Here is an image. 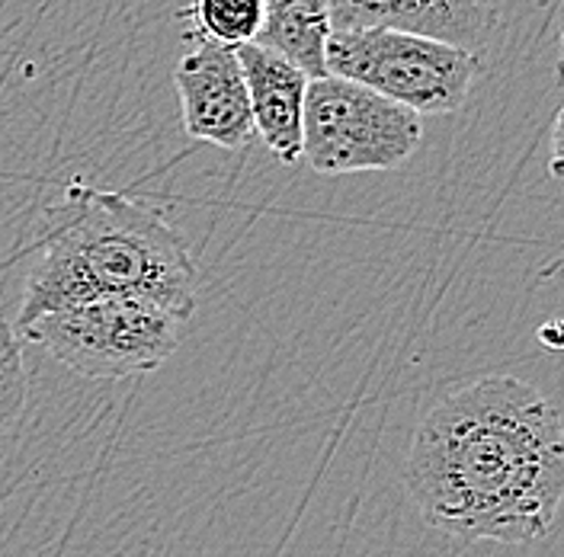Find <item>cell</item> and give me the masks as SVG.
I'll return each instance as SVG.
<instances>
[{"label": "cell", "instance_id": "1", "mask_svg": "<svg viewBox=\"0 0 564 557\" xmlns=\"http://www.w3.org/2000/svg\"><path fill=\"white\" fill-rule=\"evenodd\" d=\"M404 490L423 523L458 542H542L564 496V419L517 375L440 397L414 429Z\"/></svg>", "mask_w": 564, "mask_h": 557}, {"label": "cell", "instance_id": "4", "mask_svg": "<svg viewBox=\"0 0 564 557\" xmlns=\"http://www.w3.org/2000/svg\"><path fill=\"white\" fill-rule=\"evenodd\" d=\"M324 68L417 116H449L468 100L481 55L398 30H330Z\"/></svg>", "mask_w": 564, "mask_h": 557}, {"label": "cell", "instance_id": "7", "mask_svg": "<svg viewBox=\"0 0 564 557\" xmlns=\"http://www.w3.org/2000/svg\"><path fill=\"white\" fill-rule=\"evenodd\" d=\"M500 13L503 0H330V30H398L481 55Z\"/></svg>", "mask_w": 564, "mask_h": 557}, {"label": "cell", "instance_id": "10", "mask_svg": "<svg viewBox=\"0 0 564 557\" xmlns=\"http://www.w3.org/2000/svg\"><path fill=\"white\" fill-rule=\"evenodd\" d=\"M180 20L193 42L241 48L263 23V0H183Z\"/></svg>", "mask_w": 564, "mask_h": 557}, {"label": "cell", "instance_id": "3", "mask_svg": "<svg viewBox=\"0 0 564 557\" xmlns=\"http://www.w3.org/2000/svg\"><path fill=\"white\" fill-rule=\"evenodd\" d=\"M186 320L141 298H87L42 314L17 337L42 347L70 372L97 382L161 369L180 347Z\"/></svg>", "mask_w": 564, "mask_h": 557}, {"label": "cell", "instance_id": "2", "mask_svg": "<svg viewBox=\"0 0 564 557\" xmlns=\"http://www.w3.org/2000/svg\"><path fill=\"white\" fill-rule=\"evenodd\" d=\"M196 263L164 211L126 193L70 183L33 270L23 282L17 327L87 298H141L189 320L196 312Z\"/></svg>", "mask_w": 564, "mask_h": 557}, {"label": "cell", "instance_id": "11", "mask_svg": "<svg viewBox=\"0 0 564 557\" xmlns=\"http://www.w3.org/2000/svg\"><path fill=\"white\" fill-rule=\"evenodd\" d=\"M30 401V375L23 362V340L13 324L0 320V433L23 414Z\"/></svg>", "mask_w": 564, "mask_h": 557}, {"label": "cell", "instance_id": "6", "mask_svg": "<svg viewBox=\"0 0 564 557\" xmlns=\"http://www.w3.org/2000/svg\"><path fill=\"white\" fill-rule=\"evenodd\" d=\"M180 116L186 135L235 151L253 139L250 97L238 48L196 42L174 68Z\"/></svg>", "mask_w": 564, "mask_h": 557}, {"label": "cell", "instance_id": "5", "mask_svg": "<svg viewBox=\"0 0 564 557\" xmlns=\"http://www.w3.org/2000/svg\"><path fill=\"white\" fill-rule=\"evenodd\" d=\"M423 141L417 112L344 77L308 84L302 112V161L321 176L398 171Z\"/></svg>", "mask_w": 564, "mask_h": 557}, {"label": "cell", "instance_id": "8", "mask_svg": "<svg viewBox=\"0 0 564 557\" xmlns=\"http://www.w3.org/2000/svg\"><path fill=\"white\" fill-rule=\"evenodd\" d=\"M238 62L245 70L253 135L285 167L302 164V112L312 84L308 74L253 42L238 48Z\"/></svg>", "mask_w": 564, "mask_h": 557}, {"label": "cell", "instance_id": "9", "mask_svg": "<svg viewBox=\"0 0 564 557\" xmlns=\"http://www.w3.org/2000/svg\"><path fill=\"white\" fill-rule=\"evenodd\" d=\"M330 39V0H263V23L253 45L282 55L289 65L308 74V80L327 77L324 48Z\"/></svg>", "mask_w": 564, "mask_h": 557}]
</instances>
